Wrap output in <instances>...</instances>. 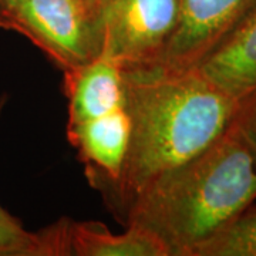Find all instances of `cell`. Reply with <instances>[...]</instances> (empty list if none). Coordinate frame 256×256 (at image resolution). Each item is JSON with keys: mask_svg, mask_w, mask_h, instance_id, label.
<instances>
[{"mask_svg": "<svg viewBox=\"0 0 256 256\" xmlns=\"http://www.w3.org/2000/svg\"><path fill=\"white\" fill-rule=\"evenodd\" d=\"M101 54L124 68L152 66L178 23V0H92Z\"/></svg>", "mask_w": 256, "mask_h": 256, "instance_id": "cell-4", "label": "cell"}, {"mask_svg": "<svg viewBox=\"0 0 256 256\" xmlns=\"http://www.w3.org/2000/svg\"><path fill=\"white\" fill-rule=\"evenodd\" d=\"M23 0H0V22L9 16Z\"/></svg>", "mask_w": 256, "mask_h": 256, "instance_id": "cell-13", "label": "cell"}, {"mask_svg": "<svg viewBox=\"0 0 256 256\" xmlns=\"http://www.w3.org/2000/svg\"><path fill=\"white\" fill-rule=\"evenodd\" d=\"M67 137L92 185L110 192L118 182L130 146L131 120L126 106L96 118L67 124Z\"/></svg>", "mask_w": 256, "mask_h": 256, "instance_id": "cell-7", "label": "cell"}, {"mask_svg": "<svg viewBox=\"0 0 256 256\" xmlns=\"http://www.w3.org/2000/svg\"><path fill=\"white\" fill-rule=\"evenodd\" d=\"M124 84L131 138L121 176L110 191L122 212L156 176L212 146L239 108L236 98L198 68L131 67L124 68Z\"/></svg>", "mask_w": 256, "mask_h": 256, "instance_id": "cell-1", "label": "cell"}, {"mask_svg": "<svg viewBox=\"0 0 256 256\" xmlns=\"http://www.w3.org/2000/svg\"><path fill=\"white\" fill-rule=\"evenodd\" d=\"M195 68L238 101L256 92V6Z\"/></svg>", "mask_w": 256, "mask_h": 256, "instance_id": "cell-9", "label": "cell"}, {"mask_svg": "<svg viewBox=\"0 0 256 256\" xmlns=\"http://www.w3.org/2000/svg\"><path fill=\"white\" fill-rule=\"evenodd\" d=\"M234 126L256 154V92L239 101V108Z\"/></svg>", "mask_w": 256, "mask_h": 256, "instance_id": "cell-12", "label": "cell"}, {"mask_svg": "<svg viewBox=\"0 0 256 256\" xmlns=\"http://www.w3.org/2000/svg\"><path fill=\"white\" fill-rule=\"evenodd\" d=\"M256 201V154L232 126L190 161L146 185L124 214L152 230L171 256H192Z\"/></svg>", "mask_w": 256, "mask_h": 256, "instance_id": "cell-2", "label": "cell"}, {"mask_svg": "<svg viewBox=\"0 0 256 256\" xmlns=\"http://www.w3.org/2000/svg\"><path fill=\"white\" fill-rule=\"evenodd\" d=\"M192 256H256V208L249 206L226 228L196 248Z\"/></svg>", "mask_w": 256, "mask_h": 256, "instance_id": "cell-10", "label": "cell"}, {"mask_svg": "<svg viewBox=\"0 0 256 256\" xmlns=\"http://www.w3.org/2000/svg\"><path fill=\"white\" fill-rule=\"evenodd\" d=\"M42 230L50 256H171L156 234L136 224L114 234L100 222L62 218Z\"/></svg>", "mask_w": 256, "mask_h": 256, "instance_id": "cell-6", "label": "cell"}, {"mask_svg": "<svg viewBox=\"0 0 256 256\" xmlns=\"http://www.w3.org/2000/svg\"><path fill=\"white\" fill-rule=\"evenodd\" d=\"M256 0H178V23L158 66L195 68L236 28Z\"/></svg>", "mask_w": 256, "mask_h": 256, "instance_id": "cell-5", "label": "cell"}, {"mask_svg": "<svg viewBox=\"0 0 256 256\" xmlns=\"http://www.w3.org/2000/svg\"><path fill=\"white\" fill-rule=\"evenodd\" d=\"M0 28L26 37L63 74L101 54L92 0H23L0 22Z\"/></svg>", "mask_w": 256, "mask_h": 256, "instance_id": "cell-3", "label": "cell"}, {"mask_svg": "<svg viewBox=\"0 0 256 256\" xmlns=\"http://www.w3.org/2000/svg\"><path fill=\"white\" fill-rule=\"evenodd\" d=\"M6 94L0 97V118L6 104ZM0 256H48L43 230L32 232L0 205Z\"/></svg>", "mask_w": 256, "mask_h": 256, "instance_id": "cell-11", "label": "cell"}, {"mask_svg": "<svg viewBox=\"0 0 256 256\" xmlns=\"http://www.w3.org/2000/svg\"><path fill=\"white\" fill-rule=\"evenodd\" d=\"M64 76L68 122L96 118L126 106L124 67L107 56Z\"/></svg>", "mask_w": 256, "mask_h": 256, "instance_id": "cell-8", "label": "cell"}]
</instances>
